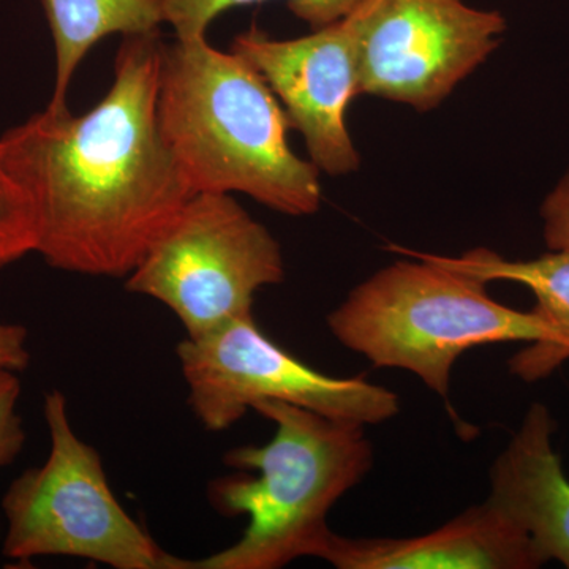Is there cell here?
<instances>
[{
  "instance_id": "e0dca14e",
  "label": "cell",
  "mask_w": 569,
  "mask_h": 569,
  "mask_svg": "<svg viewBox=\"0 0 569 569\" xmlns=\"http://www.w3.org/2000/svg\"><path fill=\"white\" fill-rule=\"evenodd\" d=\"M545 241L552 252L569 253V168L541 206Z\"/></svg>"
},
{
  "instance_id": "2e32d148",
  "label": "cell",
  "mask_w": 569,
  "mask_h": 569,
  "mask_svg": "<svg viewBox=\"0 0 569 569\" xmlns=\"http://www.w3.org/2000/svg\"><path fill=\"white\" fill-rule=\"evenodd\" d=\"M21 381L17 372L0 369V468L9 466L24 447L26 432L18 415Z\"/></svg>"
},
{
  "instance_id": "7a4b0ae2",
  "label": "cell",
  "mask_w": 569,
  "mask_h": 569,
  "mask_svg": "<svg viewBox=\"0 0 569 569\" xmlns=\"http://www.w3.org/2000/svg\"><path fill=\"white\" fill-rule=\"evenodd\" d=\"M157 119L194 193H244L296 217L320 209V170L290 148L282 104L234 52L206 37L164 43Z\"/></svg>"
},
{
  "instance_id": "7c38bea8",
  "label": "cell",
  "mask_w": 569,
  "mask_h": 569,
  "mask_svg": "<svg viewBox=\"0 0 569 569\" xmlns=\"http://www.w3.org/2000/svg\"><path fill=\"white\" fill-rule=\"evenodd\" d=\"M441 260L486 283L507 280L523 284L537 298L533 312L548 332L509 359V370L516 377L531 383L552 376L569 361V253L550 250L533 260L511 261L492 250L475 249Z\"/></svg>"
},
{
  "instance_id": "30bf717a",
  "label": "cell",
  "mask_w": 569,
  "mask_h": 569,
  "mask_svg": "<svg viewBox=\"0 0 569 569\" xmlns=\"http://www.w3.org/2000/svg\"><path fill=\"white\" fill-rule=\"evenodd\" d=\"M318 559L339 569H535L546 565L519 526L489 500L411 538H347L331 531Z\"/></svg>"
},
{
  "instance_id": "9a60e30c",
  "label": "cell",
  "mask_w": 569,
  "mask_h": 569,
  "mask_svg": "<svg viewBox=\"0 0 569 569\" xmlns=\"http://www.w3.org/2000/svg\"><path fill=\"white\" fill-rule=\"evenodd\" d=\"M39 246L36 206L17 181L0 149V268L21 260Z\"/></svg>"
},
{
  "instance_id": "52a82bcc",
  "label": "cell",
  "mask_w": 569,
  "mask_h": 569,
  "mask_svg": "<svg viewBox=\"0 0 569 569\" xmlns=\"http://www.w3.org/2000/svg\"><path fill=\"white\" fill-rule=\"evenodd\" d=\"M189 406L208 430L230 429L254 403L280 400L323 417L377 426L399 413V397L365 377L336 378L310 369L258 328L236 318L178 346Z\"/></svg>"
},
{
  "instance_id": "5bb4252c",
  "label": "cell",
  "mask_w": 569,
  "mask_h": 569,
  "mask_svg": "<svg viewBox=\"0 0 569 569\" xmlns=\"http://www.w3.org/2000/svg\"><path fill=\"white\" fill-rule=\"evenodd\" d=\"M266 0H162L164 24L174 29L176 39L206 37L209 24L223 11L252 6ZM362 0H287L288 9L299 20L316 29L348 17Z\"/></svg>"
},
{
  "instance_id": "3957f363",
  "label": "cell",
  "mask_w": 569,
  "mask_h": 569,
  "mask_svg": "<svg viewBox=\"0 0 569 569\" xmlns=\"http://www.w3.org/2000/svg\"><path fill=\"white\" fill-rule=\"evenodd\" d=\"M252 410L274 422L271 441L233 448L224 466L241 473L213 479L209 501L220 515L249 518L242 538L182 569H279L320 557L331 529L328 515L373 466L365 427L280 400Z\"/></svg>"
},
{
  "instance_id": "277c9868",
  "label": "cell",
  "mask_w": 569,
  "mask_h": 569,
  "mask_svg": "<svg viewBox=\"0 0 569 569\" xmlns=\"http://www.w3.org/2000/svg\"><path fill=\"white\" fill-rule=\"evenodd\" d=\"M410 254L419 261L376 272L328 317L332 336L373 366L408 370L447 397L452 367L467 350L545 339L548 329L533 310L500 305L488 283L437 254Z\"/></svg>"
},
{
  "instance_id": "4fadbf2b",
  "label": "cell",
  "mask_w": 569,
  "mask_h": 569,
  "mask_svg": "<svg viewBox=\"0 0 569 569\" xmlns=\"http://www.w3.org/2000/svg\"><path fill=\"white\" fill-rule=\"evenodd\" d=\"M56 50V84L48 110H67V91L82 59L107 37L159 31L162 0H40Z\"/></svg>"
},
{
  "instance_id": "9c48e42d",
  "label": "cell",
  "mask_w": 569,
  "mask_h": 569,
  "mask_svg": "<svg viewBox=\"0 0 569 569\" xmlns=\"http://www.w3.org/2000/svg\"><path fill=\"white\" fill-rule=\"evenodd\" d=\"M231 52L257 70L274 92L320 173L343 176L358 170L361 156L347 127L348 104L359 96L350 17L290 40L271 39L252 26L236 37Z\"/></svg>"
},
{
  "instance_id": "8992f818",
  "label": "cell",
  "mask_w": 569,
  "mask_h": 569,
  "mask_svg": "<svg viewBox=\"0 0 569 569\" xmlns=\"http://www.w3.org/2000/svg\"><path fill=\"white\" fill-rule=\"evenodd\" d=\"M282 249L231 193H194L127 276L130 293L162 302L187 337L253 316L254 295L282 283Z\"/></svg>"
},
{
  "instance_id": "5b68a950",
  "label": "cell",
  "mask_w": 569,
  "mask_h": 569,
  "mask_svg": "<svg viewBox=\"0 0 569 569\" xmlns=\"http://www.w3.org/2000/svg\"><path fill=\"white\" fill-rule=\"evenodd\" d=\"M51 449L47 462L11 482L2 500L3 556L77 557L116 569H181L114 497L102 458L70 425L61 391L44 397Z\"/></svg>"
},
{
  "instance_id": "ba28073f",
  "label": "cell",
  "mask_w": 569,
  "mask_h": 569,
  "mask_svg": "<svg viewBox=\"0 0 569 569\" xmlns=\"http://www.w3.org/2000/svg\"><path fill=\"white\" fill-rule=\"evenodd\" d=\"M359 96L438 107L488 61L507 31L503 14L466 0H362L350 14Z\"/></svg>"
},
{
  "instance_id": "6da1fadb",
  "label": "cell",
  "mask_w": 569,
  "mask_h": 569,
  "mask_svg": "<svg viewBox=\"0 0 569 569\" xmlns=\"http://www.w3.org/2000/svg\"><path fill=\"white\" fill-rule=\"evenodd\" d=\"M163 47L160 29L122 37L114 81L91 111L47 108L0 138L52 268L129 276L193 197L157 119Z\"/></svg>"
},
{
  "instance_id": "ac0fdd59",
  "label": "cell",
  "mask_w": 569,
  "mask_h": 569,
  "mask_svg": "<svg viewBox=\"0 0 569 569\" xmlns=\"http://www.w3.org/2000/svg\"><path fill=\"white\" fill-rule=\"evenodd\" d=\"M31 362L28 350V329L21 325L0 321V369L21 372Z\"/></svg>"
},
{
  "instance_id": "8fae6325",
  "label": "cell",
  "mask_w": 569,
  "mask_h": 569,
  "mask_svg": "<svg viewBox=\"0 0 569 569\" xmlns=\"http://www.w3.org/2000/svg\"><path fill=\"white\" fill-rule=\"evenodd\" d=\"M549 408L533 403L490 470L488 500L526 531L546 560L569 569V479L553 449Z\"/></svg>"
}]
</instances>
